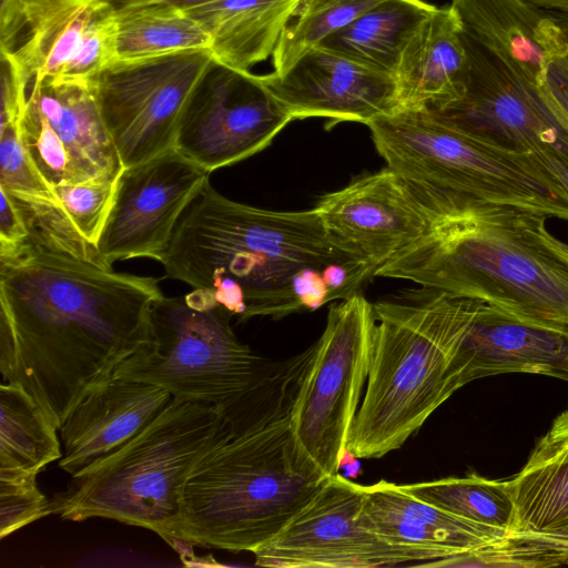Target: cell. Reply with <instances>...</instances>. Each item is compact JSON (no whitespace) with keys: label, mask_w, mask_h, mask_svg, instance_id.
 <instances>
[{"label":"cell","mask_w":568,"mask_h":568,"mask_svg":"<svg viewBox=\"0 0 568 568\" xmlns=\"http://www.w3.org/2000/svg\"><path fill=\"white\" fill-rule=\"evenodd\" d=\"M12 199L28 236L0 255V373L59 428L90 388L149 342L151 308L163 293L155 277L115 272L60 205Z\"/></svg>","instance_id":"1"},{"label":"cell","mask_w":568,"mask_h":568,"mask_svg":"<svg viewBox=\"0 0 568 568\" xmlns=\"http://www.w3.org/2000/svg\"><path fill=\"white\" fill-rule=\"evenodd\" d=\"M313 348L271 368L219 406L212 444L181 494L179 544L250 551L274 538L317 494L326 476L301 452L292 409Z\"/></svg>","instance_id":"2"},{"label":"cell","mask_w":568,"mask_h":568,"mask_svg":"<svg viewBox=\"0 0 568 568\" xmlns=\"http://www.w3.org/2000/svg\"><path fill=\"white\" fill-rule=\"evenodd\" d=\"M159 262L164 277L210 294L239 322L301 312L292 280L302 268L371 266L327 232L314 207L251 206L222 195L210 181L186 206Z\"/></svg>","instance_id":"3"},{"label":"cell","mask_w":568,"mask_h":568,"mask_svg":"<svg viewBox=\"0 0 568 568\" xmlns=\"http://www.w3.org/2000/svg\"><path fill=\"white\" fill-rule=\"evenodd\" d=\"M424 237L375 276L476 298L520 324L568 337V244L546 216L511 209L433 211Z\"/></svg>","instance_id":"4"},{"label":"cell","mask_w":568,"mask_h":568,"mask_svg":"<svg viewBox=\"0 0 568 568\" xmlns=\"http://www.w3.org/2000/svg\"><path fill=\"white\" fill-rule=\"evenodd\" d=\"M365 390L347 448L359 459L400 448L458 390L453 364L484 302L423 287L373 304Z\"/></svg>","instance_id":"5"},{"label":"cell","mask_w":568,"mask_h":568,"mask_svg":"<svg viewBox=\"0 0 568 568\" xmlns=\"http://www.w3.org/2000/svg\"><path fill=\"white\" fill-rule=\"evenodd\" d=\"M366 125L387 168L427 203L511 209L568 222V181L532 153L501 145L430 110L402 109Z\"/></svg>","instance_id":"6"},{"label":"cell","mask_w":568,"mask_h":568,"mask_svg":"<svg viewBox=\"0 0 568 568\" xmlns=\"http://www.w3.org/2000/svg\"><path fill=\"white\" fill-rule=\"evenodd\" d=\"M220 407L173 398L126 444L87 468L51 500L53 515L72 521L106 518L146 528L172 547L183 484L214 440Z\"/></svg>","instance_id":"7"},{"label":"cell","mask_w":568,"mask_h":568,"mask_svg":"<svg viewBox=\"0 0 568 568\" xmlns=\"http://www.w3.org/2000/svg\"><path fill=\"white\" fill-rule=\"evenodd\" d=\"M232 317L201 290L163 295L151 308L149 342L123 359L113 376L158 385L176 399L225 405L273 364L236 337Z\"/></svg>","instance_id":"8"},{"label":"cell","mask_w":568,"mask_h":568,"mask_svg":"<svg viewBox=\"0 0 568 568\" xmlns=\"http://www.w3.org/2000/svg\"><path fill=\"white\" fill-rule=\"evenodd\" d=\"M375 325L374 306L361 293L331 306L295 396L296 443L326 477L339 473L368 377Z\"/></svg>","instance_id":"9"},{"label":"cell","mask_w":568,"mask_h":568,"mask_svg":"<svg viewBox=\"0 0 568 568\" xmlns=\"http://www.w3.org/2000/svg\"><path fill=\"white\" fill-rule=\"evenodd\" d=\"M212 59L206 49L116 60L89 79L123 168L174 148L184 108Z\"/></svg>","instance_id":"10"},{"label":"cell","mask_w":568,"mask_h":568,"mask_svg":"<svg viewBox=\"0 0 568 568\" xmlns=\"http://www.w3.org/2000/svg\"><path fill=\"white\" fill-rule=\"evenodd\" d=\"M464 41L469 58L465 92L434 112L501 145L532 153L568 181V110L548 83L539 88L524 82L465 32Z\"/></svg>","instance_id":"11"},{"label":"cell","mask_w":568,"mask_h":568,"mask_svg":"<svg viewBox=\"0 0 568 568\" xmlns=\"http://www.w3.org/2000/svg\"><path fill=\"white\" fill-rule=\"evenodd\" d=\"M292 121L261 75L212 59L184 108L174 148L212 173L264 150Z\"/></svg>","instance_id":"12"},{"label":"cell","mask_w":568,"mask_h":568,"mask_svg":"<svg viewBox=\"0 0 568 568\" xmlns=\"http://www.w3.org/2000/svg\"><path fill=\"white\" fill-rule=\"evenodd\" d=\"M18 128L30 160L52 190L123 169L89 80L30 82Z\"/></svg>","instance_id":"13"},{"label":"cell","mask_w":568,"mask_h":568,"mask_svg":"<svg viewBox=\"0 0 568 568\" xmlns=\"http://www.w3.org/2000/svg\"><path fill=\"white\" fill-rule=\"evenodd\" d=\"M362 503V485L339 473L327 477L313 499L252 552L255 565L374 568L434 560L424 550L393 545L365 527L359 519Z\"/></svg>","instance_id":"14"},{"label":"cell","mask_w":568,"mask_h":568,"mask_svg":"<svg viewBox=\"0 0 568 568\" xmlns=\"http://www.w3.org/2000/svg\"><path fill=\"white\" fill-rule=\"evenodd\" d=\"M210 172L175 148L123 168L98 241L103 258L161 260L186 206L210 181Z\"/></svg>","instance_id":"15"},{"label":"cell","mask_w":568,"mask_h":568,"mask_svg":"<svg viewBox=\"0 0 568 568\" xmlns=\"http://www.w3.org/2000/svg\"><path fill=\"white\" fill-rule=\"evenodd\" d=\"M314 210L327 232L375 272L430 230L433 216L387 166L322 195Z\"/></svg>","instance_id":"16"},{"label":"cell","mask_w":568,"mask_h":568,"mask_svg":"<svg viewBox=\"0 0 568 568\" xmlns=\"http://www.w3.org/2000/svg\"><path fill=\"white\" fill-rule=\"evenodd\" d=\"M27 37L8 52L29 84L89 80L113 63L115 12L105 0H24Z\"/></svg>","instance_id":"17"},{"label":"cell","mask_w":568,"mask_h":568,"mask_svg":"<svg viewBox=\"0 0 568 568\" xmlns=\"http://www.w3.org/2000/svg\"><path fill=\"white\" fill-rule=\"evenodd\" d=\"M263 83L294 120L325 118L367 124L399 109L393 77L335 52L315 47L281 73L261 75Z\"/></svg>","instance_id":"18"},{"label":"cell","mask_w":568,"mask_h":568,"mask_svg":"<svg viewBox=\"0 0 568 568\" xmlns=\"http://www.w3.org/2000/svg\"><path fill=\"white\" fill-rule=\"evenodd\" d=\"M173 400L164 388L110 376L90 388L59 427V467L71 477L118 450L148 427Z\"/></svg>","instance_id":"19"},{"label":"cell","mask_w":568,"mask_h":568,"mask_svg":"<svg viewBox=\"0 0 568 568\" xmlns=\"http://www.w3.org/2000/svg\"><path fill=\"white\" fill-rule=\"evenodd\" d=\"M450 7L468 37L531 85L545 87L549 65L568 55L551 14L525 0H452Z\"/></svg>","instance_id":"20"},{"label":"cell","mask_w":568,"mask_h":568,"mask_svg":"<svg viewBox=\"0 0 568 568\" xmlns=\"http://www.w3.org/2000/svg\"><path fill=\"white\" fill-rule=\"evenodd\" d=\"M362 489L359 519L365 527L393 545L424 550L434 560L471 551L507 534L425 501L398 484L379 480Z\"/></svg>","instance_id":"21"},{"label":"cell","mask_w":568,"mask_h":568,"mask_svg":"<svg viewBox=\"0 0 568 568\" xmlns=\"http://www.w3.org/2000/svg\"><path fill=\"white\" fill-rule=\"evenodd\" d=\"M505 373L568 382V337L511 321L488 306L463 341L453 376L459 389L474 379Z\"/></svg>","instance_id":"22"},{"label":"cell","mask_w":568,"mask_h":568,"mask_svg":"<svg viewBox=\"0 0 568 568\" xmlns=\"http://www.w3.org/2000/svg\"><path fill=\"white\" fill-rule=\"evenodd\" d=\"M468 73L463 24L450 6L436 8L400 55L395 73L398 110L444 109L463 97Z\"/></svg>","instance_id":"23"},{"label":"cell","mask_w":568,"mask_h":568,"mask_svg":"<svg viewBox=\"0 0 568 568\" xmlns=\"http://www.w3.org/2000/svg\"><path fill=\"white\" fill-rule=\"evenodd\" d=\"M303 0H215L185 10L210 37L213 59L248 71L273 55Z\"/></svg>","instance_id":"24"},{"label":"cell","mask_w":568,"mask_h":568,"mask_svg":"<svg viewBox=\"0 0 568 568\" xmlns=\"http://www.w3.org/2000/svg\"><path fill=\"white\" fill-rule=\"evenodd\" d=\"M436 8L423 0H381L318 47L395 79L404 48Z\"/></svg>","instance_id":"25"},{"label":"cell","mask_w":568,"mask_h":568,"mask_svg":"<svg viewBox=\"0 0 568 568\" xmlns=\"http://www.w3.org/2000/svg\"><path fill=\"white\" fill-rule=\"evenodd\" d=\"M0 469L40 474L62 457L51 415L17 383L0 385Z\"/></svg>","instance_id":"26"},{"label":"cell","mask_w":568,"mask_h":568,"mask_svg":"<svg viewBox=\"0 0 568 568\" xmlns=\"http://www.w3.org/2000/svg\"><path fill=\"white\" fill-rule=\"evenodd\" d=\"M507 486L515 506L508 532L544 534L568 528V452H531Z\"/></svg>","instance_id":"27"},{"label":"cell","mask_w":568,"mask_h":568,"mask_svg":"<svg viewBox=\"0 0 568 568\" xmlns=\"http://www.w3.org/2000/svg\"><path fill=\"white\" fill-rule=\"evenodd\" d=\"M116 60L209 50L210 37L185 10L162 4L115 11Z\"/></svg>","instance_id":"28"},{"label":"cell","mask_w":568,"mask_h":568,"mask_svg":"<svg viewBox=\"0 0 568 568\" xmlns=\"http://www.w3.org/2000/svg\"><path fill=\"white\" fill-rule=\"evenodd\" d=\"M409 494L459 517L509 531L515 506L507 480H494L469 473L402 485Z\"/></svg>","instance_id":"29"},{"label":"cell","mask_w":568,"mask_h":568,"mask_svg":"<svg viewBox=\"0 0 568 568\" xmlns=\"http://www.w3.org/2000/svg\"><path fill=\"white\" fill-rule=\"evenodd\" d=\"M381 0H303L273 53L281 73L308 50L353 22Z\"/></svg>","instance_id":"30"},{"label":"cell","mask_w":568,"mask_h":568,"mask_svg":"<svg viewBox=\"0 0 568 568\" xmlns=\"http://www.w3.org/2000/svg\"><path fill=\"white\" fill-rule=\"evenodd\" d=\"M568 564V542L542 534L508 532L471 551L440 558L430 567H552Z\"/></svg>","instance_id":"31"},{"label":"cell","mask_w":568,"mask_h":568,"mask_svg":"<svg viewBox=\"0 0 568 568\" xmlns=\"http://www.w3.org/2000/svg\"><path fill=\"white\" fill-rule=\"evenodd\" d=\"M118 175H104L87 182L63 184L53 192L81 235L98 244L112 207Z\"/></svg>","instance_id":"32"},{"label":"cell","mask_w":568,"mask_h":568,"mask_svg":"<svg viewBox=\"0 0 568 568\" xmlns=\"http://www.w3.org/2000/svg\"><path fill=\"white\" fill-rule=\"evenodd\" d=\"M0 189L18 199L60 205L53 190L30 160L18 121L0 128Z\"/></svg>","instance_id":"33"},{"label":"cell","mask_w":568,"mask_h":568,"mask_svg":"<svg viewBox=\"0 0 568 568\" xmlns=\"http://www.w3.org/2000/svg\"><path fill=\"white\" fill-rule=\"evenodd\" d=\"M39 474L0 469V537L52 514L49 500L37 485Z\"/></svg>","instance_id":"34"},{"label":"cell","mask_w":568,"mask_h":568,"mask_svg":"<svg viewBox=\"0 0 568 568\" xmlns=\"http://www.w3.org/2000/svg\"><path fill=\"white\" fill-rule=\"evenodd\" d=\"M1 124L17 122L28 97V84L18 72L8 52L0 51Z\"/></svg>","instance_id":"35"},{"label":"cell","mask_w":568,"mask_h":568,"mask_svg":"<svg viewBox=\"0 0 568 568\" xmlns=\"http://www.w3.org/2000/svg\"><path fill=\"white\" fill-rule=\"evenodd\" d=\"M0 193V255H3L12 253L26 241L28 229L12 196L2 189Z\"/></svg>","instance_id":"36"},{"label":"cell","mask_w":568,"mask_h":568,"mask_svg":"<svg viewBox=\"0 0 568 568\" xmlns=\"http://www.w3.org/2000/svg\"><path fill=\"white\" fill-rule=\"evenodd\" d=\"M292 288L302 311H315L331 302L328 288L320 270H300L293 276Z\"/></svg>","instance_id":"37"},{"label":"cell","mask_w":568,"mask_h":568,"mask_svg":"<svg viewBox=\"0 0 568 568\" xmlns=\"http://www.w3.org/2000/svg\"><path fill=\"white\" fill-rule=\"evenodd\" d=\"M24 26V0H0V51L14 50Z\"/></svg>","instance_id":"38"},{"label":"cell","mask_w":568,"mask_h":568,"mask_svg":"<svg viewBox=\"0 0 568 568\" xmlns=\"http://www.w3.org/2000/svg\"><path fill=\"white\" fill-rule=\"evenodd\" d=\"M532 452H568V407L555 418L549 430L538 440Z\"/></svg>","instance_id":"39"},{"label":"cell","mask_w":568,"mask_h":568,"mask_svg":"<svg viewBox=\"0 0 568 568\" xmlns=\"http://www.w3.org/2000/svg\"><path fill=\"white\" fill-rule=\"evenodd\" d=\"M547 83L552 93L568 110V55L557 59L549 65Z\"/></svg>","instance_id":"40"},{"label":"cell","mask_w":568,"mask_h":568,"mask_svg":"<svg viewBox=\"0 0 568 568\" xmlns=\"http://www.w3.org/2000/svg\"><path fill=\"white\" fill-rule=\"evenodd\" d=\"M106 3L113 9V11H120L128 8L133 7H143V6H153V4H162V6H171L175 8H180L183 10H187L191 8H195L197 6L215 1V0H105Z\"/></svg>","instance_id":"41"},{"label":"cell","mask_w":568,"mask_h":568,"mask_svg":"<svg viewBox=\"0 0 568 568\" xmlns=\"http://www.w3.org/2000/svg\"><path fill=\"white\" fill-rule=\"evenodd\" d=\"M540 9L557 10L558 12H568V0H525Z\"/></svg>","instance_id":"42"},{"label":"cell","mask_w":568,"mask_h":568,"mask_svg":"<svg viewBox=\"0 0 568 568\" xmlns=\"http://www.w3.org/2000/svg\"><path fill=\"white\" fill-rule=\"evenodd\" d=\"M550 14L560 28L565 42L568 47V12H552Z\"/></svg>","instance_id":"43"},{"label":"cell","mask_w":568,"mask_h":568,"mask_svg":"<svg viewBox=\"0 0 568 568\" xmlns=\"http://www.w3.org/2000/svg\"><path fill=\"white\" fill-rule=\"evenodd\" d=\"M345 469V476L349 479H355L361 474V463L359 458H356L354 462L347 464L343 467ZM342 468V469H343Z\"/></svg>","instance_id":"44"},{"label":"cell","mask_w":568,"mask_h":568,"mask_svg":"<svg viewBox=\"0 0 568 568\" xmlns=\"http://www.w3.org/2000/svg\"><path fill=\"white\" fill-rule=\"evenodd\" d=\"M542 535L549 536L557 540L568 542V528L561 529V530H556V531H550V532H544Z\"/></svg>","instance_id":"45"}]
</instances>
